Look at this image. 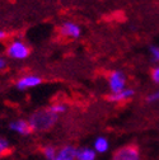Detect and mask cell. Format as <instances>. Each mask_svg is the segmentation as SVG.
<instances>
[{
	"label": "cell",
	"mask_w": 159,
	"mask_h": 160,
	"mask_svg": "<svg viewBox=\"0 0 159 160\" xmlns=\"http://www.w3.org/2000/svg\"><path fill=\"white\" fill-rule=\"evenodd\" d=\"M59 116L52 113L49 108L37 109L28 117V122L34 132H46L51 130L57 122Z\"/></svg>",
	"instance_id": "1"
},
{
	"label": "cell",
	"mask_w": 159,
	"mask_h": 160,
	"mask_svg": "<svg viewBox=\"0 0 159 160\" xmlns=\"http://www.w3.org/2000/svg\"><path fill=\"white\" fill-rule=\"evenodd\" d=\"M29 53H31L29 46L23 41H19V39L12 41L7 47V55L13 60H26L29 56Z\"/></svg>",
	"instance_id": "2"
},
{
	"label": "cell",
	"mask_w": 159,
	"mask_h": 160,
	"mask_svg": "<svg viewBox=\"0 0 159 160\" xmlns=\"http://www.w3.org/2000/svg\"><path fill=\"white\" fill-rule=\"evenodd\" d=\"M107 83L111 93H118L124 89H126V75L121 70H113L110 72L107 78Z\"/></svg>",
	"instance_id": "3"
},
{
	"label": "cell",
	"mask_w": 159,
	"mask_h": 160,
	"mask_svg": "<svg viewBox=\"0 0 159 160\" xmlns=\"http://www.w3.org/2000/svg\"><path fill=\"white\" fill-rule=\"evenodd\" d=\"M112 160H140V150L135 145L121 146L113 152Z\"/></svg>",
	"instance_id": "4"
},
{
	"label": "cell",
	"mask_w": 159,
	"mask_h": 160,
	"mask_svg": "<svg viewBox=\"0 0 159 160\" xmlns=\"http://www.w3.org/2000/svg\"><path fill=\"white\" fill-rule=\"evenodd\" d=\"M41 83H42L41 76L29 74V75H24V76L19 78L15 82V87H17L18 90H27V89L36 88L38 85H41Z\"/></svg>",
	"instance_id": "5"
},
{
	"label": "cell",
	"mask_w": 159,
	"mask_h": 160,
	"mask_svg": "<svg viewBox=\"0 0 159 160\" xmlns=\"http://www.w3.org/2000/svg\"><path fill=\"white\" fill-rule=\"evenodd\" d=\"M9 130L21 135V136H28L32 131V127L28 122V119H23V118H18V119H13V121L9 122L8 125Z\"/></svg>",
	"instance_id": "6"
},
{
	"label": "cell",
	"mask_w": 159,
	"mask_h": 160,
	"mask_svg": "<svg viewBox=\"0 0 159 160\" xmlns=\"http://www.w3.org/2000/svg\"><path fill=\"white\" fill-rule=\"evenodd\" d=\"M60 33L64 37H69V38H79L82 34V29L78 24L73 23V22H65L61 24L60 27Z\"/></svg>",
	"instance_id": "7"
},
{
	"label": "cell",
	"mask_w": 159,
	"mask_h": 160,
	"mask_svg": "<svg viewBox=\"0 0 159 160\" xmlns=\"http://www.w3.org/2000/svg\"><path fill=\"white\" fill-rule=\"evenodd\" d=\"M135 95V90L132 88H126L118 93H111L107 99L110 102H113V103H120V102H126V101H130V99Z\"/></svg>",
	"instance_id": "8"
},
{
	"label": "cell",
	"mask_w": 159,
	"mask_h": 160,
	"mask_svg": "<svg viewBox=\"0 0 159 160\" xmlns=\"http://www.w3.org/2000/svg\"><path fill=\"white\" fill-rule=\"evenodd\" d=\"M76 150L73 145H65L57 150L54 160H76Z\"/></svg>",
	"instance_id": "9"
},
{
	"label": "cell",
	"mask_w": 159,
	"mask_h": 160,
	"mask_svg": "<svg viewBox=\"0 0 159 160\" xmlns=\"http://www.w3.org/2000/svg\"><path fill=\"white\" fill-rule=\"evenodd\" d=\"M93 149L97 154H106L110 150V140L106 136H98L95 137L93 142Z\"/></svg>",
	"instance_id": "10"
},
{
	"label": "cell",
	"mask_w": 159,
	"mask_h": 160,
	"mask_svg": "<svg viewBox=\"0 0 159 160\" xmlns=\"http://www.w3.org/2000/svg\"><path fill=\"white\" fill-rule=\"evenodd\" d=\"M97 152L93 148H80L76 150V160H95Z\"/></svg>",
	"instance_id": "11"
},
{
	"label": "cell",
	"mask_w": 159,
	"mask_h": 160,
	"mask_svg": "<svg viewBox=\"0 0 159 160\" xmlns=\"http://www.w3.org/2000/svg\"><path fill=\"white\" fill-rule=\"evenodd\" d=\"M56 152H57V149L52 145H46L42 148V155L46 160H54L56 156Z\"/></svg>",
	"instance_id": "12"
},
{
	"label": "cell",
	"mask_w": 159,
	"mask_h": 160,
	"mask_svg": "<svg viewBox=\"0 0 159 160\" xmlns=\"http://www.w3.org/2000/svg\"><path fill=\"white\" fill-rule=\"evenodd\" d=\"M49 109L52 113H55L56 116H60V114H63V113H65L68 111V107L64 103H54V104H51L49 107Z\"/></svg>",
	"instance_id": "13"
},
{
	"label": "cell",
	"mask_w": 159,
	"mask_h": 160,
	"mask_svg": "<svg viewBox=\"0 0 159 160\" xmlns=\"http://www.w3.org/2000/svg\"><path fill=\"white\" fill-rule=\"evenodd\" d=\"M9 149H10V144H9V141H8L5 137H2V136H0V156L5 155V154L9 151Z\"/></svg>",
	"instance_id": "14"
},
{
	"label": "cell",
	"mask_w": 159,
	"mask_h": 160,
	"mask_svg": "<svg viewBox=\"0 0 159 160\" xmlns=\"http://www.w3.org/2000/svg\"><path fill=\"white\" fill-rule=\"evenodd\" d=\"M159 101V89H156L155 92H153L151 94H149L146 97V102L148 103H155Z\"/></svg>",
	"instance_id": "15"
},
{
	"label": "cell",
	"mask_w": 159,
	"mask_h": 160,
	"mask_svg": "<svg viewBox=\"0 0 159 160\" xmlns=\"http://www.w3.org/2000/svg\"><path fill=\"white\" fill-rule=\"evenodd\" d=\"M151 80H153V83L159 84V65L151 69Z\"/></svg>",
	"instance_id": "16"
},
{
	"label": "cell",
	"mask_w": 159,
	"mask_h": 160,
	"mask_svg": "<svg viewBox=\"0 0 159 160\" xmlns=\"http://www.w3.org/2000/svg\"><path fill=\"white\" fill-rule=\"evenodd\" d=\"M150 55L154 61L159 62V46H150Z\"/></svg>",
	"instance_id": "17"
},
{
	"label": "cell",
	"mask_w": 159,
	"mask_h": 160,
	"mask_svg": "<svg viewBox=\"0 0 159 160\" xmlns=\"http://www.w3.org/2000/svg\"><path fill=\"white\" fill-rule=\"evenodd\" d=\"M7 66V61H5V58H3L2 56H0V70H4Z\"/></svg>",
	"instance_id": "18"
},
{
	"label": "cell",
	"mask_w": 159,
	"mask_h": 160,
	"mask_svg": "<svg viewBox=\"0 0 159 160\" xmlns=\"http://www.w3.org/2000/svg\"><path fill=\"white\" fill-rule=\"evenodd\" d=\"M7 37V33L4 31H0V39H4Z\"/></svg>",
	"instance_id": "19"
}]
</instances>
